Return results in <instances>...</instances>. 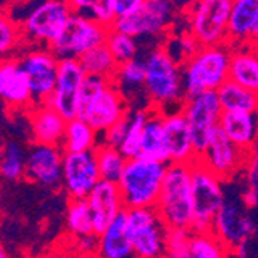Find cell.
I'll list each match as a JSON object with an SVG mask.
<instances>
[{
	"mask_svg": "<svg viewBox=\"0 0 258 258\" xmlns=\"http://www.w3.org/2000/svg\"><path fill=\"white\" fill-rule=\"evenodd\" d=\"M0 101L11 110H31L34 107L28 78L20 59L0 62Z\"/></svg>",
	"mask_w": 258,
	"mask_h": 258,
	"instance_id": "d6986e66",
	"label": "cell"
},
{
	"mask_svg": "<svg viewBox=\"0 0 258 258\" xmlns=\"http://www.w3.org/2000/svg\"><path fill=\"white\" fill-rule=\"evenodd\" d=\"M20 25L7 13L0 14V62L8 59L10 53L22 42Z\"/></svg>",
	"mask_w": 258,
	"mask_h": 258,
	"instance_id": "ab89813d",
	"label": "cell"
},
{
	"mask_svg": "<svg viewBox=\"0 0 258 258\" xmlns=\"http://www.w3.org/2000/svg\"><path fill=\"white\" fill-rule=\"evenodd\" d=\"M67 4L72 13L95 20L105 28H111L116 20L114 0H67Z\"/></svg>",
	"mask_w": 258,
	"mask_h": 258,
	"instance_id": "4dcf8cb0",
	"label": "cell"
},
{
	"mask_svg": "<svg viewBox=\"0 0 258 258\" xmlns=\"http://www.w3.org/2000/svg\"><path fill=\"white\" fill-rule=\"evenodd\" d=\"M172 5L176 8V11H187L189 10V7L195 2V0H170Z\"/></svg>",
	"mask_w": 258,
	"mask_h": 258,
	"instance_id": "7dc6e473",
	"label": "cell"
},
{
	"mask_svg": "<svg viewBox=\"0 0 258 258\" xmlns=\"http://www.w3.org/2000/svg\"><path fill=\"white\" fill-rule=\"evenodd\" d=\"M146 62L144 88L152 108L166 113L167 108L176 111L185 101L181 65L166 51L164 46L153 50Z\"/></svg>",
	"mask_w": 258,
	"mask_h": 258,
	"instance_id": "6da1fadb",
	"label": "cell"
},
{
	"mask_svg": "<svg viewBox=\"0 0 258 258\" xmlns=\"http://www.w3.org/2000/svg\"><path fill=\"white\" fill-rule=\"evenodd\" d=\"M192 166V198H194V233L212 230V223L224 204L223 181L195 159Z\"/></svg>",
	"mask_w": 258,
	"mask_h": 258,
	"instance_id": "8992f818",
	"label": "cell"
},
{
	"mask_svg": "<svg viewBox=\"0 0 258 258\" xmlns=\"http://www.w3.org/2000/svg\"><path fill=\"white\" fill-rule=\"evenodd\" d=\"M108 30L95 20L73 13L56 40L48 45V50L59 60L81 59L87 51L105 43Z\"/></svg>",
	"mask_w": 258,
	"mask_h": 258,
	"instance_id": "ba28073f",
	"label": "cell"
},
{
	"mask_svg": "<svg viewBox=\"0 0 258 258\" xmlns=\"http://www.w3.org/2000/svg\"><path fill=\"white\" fill-rule=\"evenodd\" d=\"M76 246L82 253L98 252V235L96 233H91V235L79 237L76 238Z\"/></svg>",
	"mask_w": 258,
	"mask_h": 258,
	"instance_id": "ee69618b",
	"label": "cell"
},
{
	"mask_svg": "<svg viewBox=\"0 0 258 258\" xmlns=\"http://www.w3.org/2000/svg\"><path fill=\"white\" fill-rule=\"evenodd\" d=\"M155 209L167 227L192 229L194 198L190 164H169Z\"/></svg>",
	"mask_w": 258,
	"mask_h": 258,
	"instance_id": "7a4b0ae2",
	"label": "cell"
},
{
	"mask_svg": "<svg viewBox=\"0 0 258 258\" xmlns=\"http://www.w3.org/2000/svg\"><path fill=\"white\" fill-rule=\"evenodd\" d=\"M167 166L169 164L147 161L139 156L127 159L118 181L125 210L156 206Z\"/></svg>",
	"mask_w": 258,
	"mask_h": 258,
	"instance_id": "277c9868",
	"label": "cell"
},
{
	"mask_svg": "<svg viewBox=\"0 0 258 258\" xmlns=\"http://www.w3.org/2000/svg\"><path fill=\"white\" fill-rule=\"evenodd\" d=\"M105 46L111 53V56L114 57V60L118 62V65L136 59V54H138L136 39H133L132 36H127L121 31H116L113 28H110L107 33Z\"/></svg>",
	"mask_w": 258,
	"mask_h": 258,
	"instance_id": "8d00e7d4",
	"label": "cell"
},
{
	"mask_svg": "<svg viewBox=\"0 0 258 258\" xmlns=\"http://www.w3.org/2000/svg\"><path fill=\"white\" fill-rule=\"evenodd\" d=\"M249 42L258 46V19H256V22H255V25H253L252 31H250V36H249Z\"/></svg>",
	"mask_w": 258,
	"mask_h": 258,
	"instance_id": "c3c4849f",
	"label": "cell"
},
{
	"mask_svg": "<svg viewBox=\"0 0 258 258\" xmlns=\"http://www.w3.org/2000/svg\"><path fill=\"white\" fill-rule=\"evenodd\" d=\"M65 226L73 238L95 233V230H93V215L87 200H70L67 207Z\"/></svg>",
	"mask_w": 258,
	"mask_h": 258,
	"instance_id": "1f68e13d",
	"label": "cell"
},
{
	"mask_svg": "<svg viewBox=\"0 0 258 258\" xmlns=\"http://www.w3.org/2000/svg\"><path fill=\"white\" fill-rule=\"evenodd\" d=\"M147 111L138 110L132 114H128V127L127 133L124 136V141L119 147V152L124 155L125 159H133L138 158L141 153V146H143V133H144V125L147 121Z\"/></svg>",
	"mask_w": 258,
	"mask_h": 258,
	"instance_id": "836d02e7",
	"label": "cell"
},
{
	"mask_svg": "<svg viewBox=\"0 0 258 258\" xmlns=\"http://www.w3.org/2000/svg\"><path fill=\"white\" fill-rule=\"evenodd\" d=\"M127 127H128V114L125 116L124 119H121L119 122H116L113 127H110L105 133H104V144L114 147V149H119L124 136L127 133Z\"/></svg>",
	"mask_w": 258,
	"mask_h": 258,
	"instance_id": "b9f144b4",
	"label": "cell"
},
{
	"mask_svg": "<svg viewBox=\"0 0 258 258\" xmlns=\"http://www.w3.org/2000/svg\"><path fill=\"white\" fill-rule=\"evenodd\" d=\"M194 232L190 229L167 227L166 244H164V258H187Z\"/></svg>",
	"mask_w": 258,
	"mask_h": 258,
	"instance_id": "74e56055",
	"label": "cell"
},
{
	"mask_svg": "<svg viewBox=\"0 0 258 258\" xmlns=\"http://www.w3.org/2000/svg\"><path fill=\"white\" fill-rule=\"evenodd\" d=\"M20 63L28 78L34 105L46 104L56 88L59 59L50 50H34L23 56Z\"/></svg>",
	"mask_w": 258,
	"mask_h": 258,
	"instance_id": "2e32d148",
	"label": "cell"
},
{
	"mask_svg": "<svg viewBox=\"0 0 258 258\" xmlns=\"http://www.w3.org/2000/svg\"><path fill=\"white\" fill-rule=\"evenodd\" d=\"M190 128V136L197 156L201 155L214 130L220 125L223 108L217 91H204L194 98H187L181 108Z\"/></svg>",
	"mask_w": 258,
	"mask_h": 258,
	"instance_id": "30bf717a",
	"label": "cell"
},
{
	"mask_svg": "<svg viewBox=\"0 0 258 258\" xmlns=\"http://www.w3.org/2000/svg\"><path fill=\"white\" fill-rule=\"evenodd\" d=\"M87 203L93 215V230L96 235H101L113 220L125 210L118 182L104 179L93 187L87 197Z\"/></svg>",
	"mask_w": 258,
	"mask_h": 258,
	"instance_id": "ffe728a7",
	"label": "cell"
},
{
	"mask_svg": "<svg viewBox=\"0 0 258 258\" xmlns=\"http://www.w3.org/2000/svg\"><path fill=\"white\" fill-rule=\"evenodd\" d=\"M210 232L232 250L238 244L250 240L255 233V224L238 204L224 201L214 218Z\"/></svg>",
	"mask_w": 258,
	"mask_h": 258,
	"instance_id": "e0dca14e",
	"label": "cell"
},
{
	"mask_svg": "<svg viewBox=\"0 0 258 258\" xmlns=\"http://www.w3.org/2000/svg\"><path fill=\"white\" fill-rule=\"evenodd\" d=\"M144 81H146V62L136 57L118 67L113 84L118 88H121L122 85L133 88L141 85L144 87Z\"/></svg>",
	"mask_w": 258,
	"mask_h": 258,
	"instance_id": "f35d334b",
	"label": "cell"
},
{
	"mask_svg": "<svg viewBox=\"0 0 258 258\" xmlns=\"http://www.w3.org/2000/svg\"><path fill=\"white\" fill-rule=\"evenodd\" d=\"M25 152L22 147L11 141L0 150V178L7 181H17L25 176Z\"/></svg>",
	"mask_w": 258,
	"mask_h": 258,
	"instance_id": "e575fe53",
	"label": "cell"
},
{
	"mask_svg": "<svg viewBox=\"0 0 258 258\" xmlns=\"http://www.w3.org/2000/svg\"><path fill=\"white\" fill-rule=\"evenodd\" d=\"M30 125L34 144L60 147L67 121L50 105L40 104L30 110Z\"/></svg>",
	"mask_w": 258,
	"mask_h": 258,
	"instance_id": "603a6c76",
	"label": "cell"
},
{
	"mask_svg": "<svg viewBox=\"0 0 258 258\" xmlns=\"http://www.w3.org/2000/svg\"><path fill=\"white\" fill-rule=\"evenodd\" d=\"M243 204L247 209H253L258 206V189L256 187H249L244 190L243 194Z\"/></svg>",
	"mask_w": 258,
	"mask_h": 258,
	"instance_id": "f6af8a7d",
	"label": "cell"
},
{
	"mask_svg": "<svg viewBox=\"0 0 258 258\" xmlns=\"http://www.w3.org/2000/svg\"><path fill=\"white\" fill-rule=\"evenodd\" d=\"M0 258H10V255L7 253L5 247L2 246V243H0Z\"/></svg>",
	"mask_w": 258,
	"mask_h": 258,
	"instance_id": "f907efd6",
	"label": "cell"
},
{
	"mask_svg": "<svg viewBox=\"0 0 258 258\" xmlns=\"http://www.w3.org/2000/svg\"><path fill=\"white\" fill-rule=\"evenodd\" d=\"M229 81L258 95V46L246 42L230 46Z\"/></svg>",
	"mask_w": 258,
	"mask_h": 258,
	"instance_id": "7402d4cb",
	"label": "cell"
},
{
	"mask_svg": "<svg viewBox=\"0 0 258 258\" xmlns=\"http://www.w3.org/2000/svg\"><path fill=\"white\" fill-rule=\"evenodd\" d=\"M230 249L212 232L194 233L187 258H229Z\"/></svg>",
	"mask_w": 258,
	"mask_h": 258,
	"instance_id": "d590c367",
	"label": "cell"
},
{
	"mask_svg": "<svg viewBox=\"0 0 258 258\" xmlns=\"http://www.w3.org/2000/svg\"><path fill=\"white\" fill-rule=\"evenodd\" d=\"M233 0H195L184 14L189 33L201 48L227 45Z\"/></svg>",
	"mask_w": 258,
	"mask_h": 258,
	"instance_id": "5b68a950",
	"label": "cell"
},
{
	"mask_svg": "<svg viewBox=\"0 0 258 258\" xmlns=\"http://www.w3.org/2000/svg\"><path fill=\"white\" fill-rule=\"evenodd\" d=\"M255 114H256V124H258V107H256V111H255Z\"/></svg>",
	"mask_w": 258,
	"mask_h": 258,
	"instance_id": "816d5d0a",
	"label": "cell"
},
{
	"mask_svg": "<svg viewBox=\"0 0 258 258\" xmlns=\"http://www.w3.org/2000/svg\"><path fill=\"white\" fill-rule=\"evenodd\" d=\"M139 158L155 161V162L170 164V156L166 144V135H164V113L156 108H150L147 113Z\"/></svg>",
	"mask_w": 258,
	"mask_h": 258,
	"instance_id": "d4e9b609",
	"label": "cell"
},
{
	"mask_svg": "<svg viewBox=\"0 0 258 258\" xmlns=\"http://www.w3.org/2000/svg\"><path fill=\"white\" fill-rule=\"evenodd\" d=\"M84 68L87 76H96L105 81L113 82L116 72H118V62L114 60L108 48L104 45H99L96 48L87 51L81 59H78Z\"/></svg>",
	"mask_w": 258,
	"mask_h": 258,
	"instance_id": "f546056e",
	"label": "cell"
},
{
	"mask_svg": "<svg viewBox=\"0 0 258 258\" xmlns=\"http://www.w3.org/2000/svg\"><path fill=\"white\" fill-rule=\"evenodd\" d=\"M108 84H111V82L105 81L102 78L87 76L84 84H82V88H81V108L85 107L88 102H91L93 99H95ZM81 108H79V111H81Z\"/></svg>",
	"mask_w": 258,
	"mask_h": 258,
	"instance_id": "60d3db41",
	"label": "cell"
},
{
	"mask_svg": "<svg viewBox=\"0 0 258 258\" xmlns=\"http://www.w3.org/2000/svg\"><path fill=\"white\" fill-rule=\"evenodd\" d=\"M127 116V102L121 90L113 82L99 95L81 108L79 118L84 119L96 133H105L116 122Z\"/></svg>",
	"mask_w": 258,
	"mask_h": 258,
	"instance_id": "9a60e30c",
	"label": "cell"
},
{
	"mask_svg": "<svg viewBox=\"0 0 258 258\" xmlns=\"http://www.w3.org/2000/svg\"><path fill=\"white\" fill-rule=\"evenodd\" d=\"M144 2H146V0H114L116 19L133 14Z\"/></svg>",
	"mask_w": 258,
	"mask_h": 258,
	"instance_id": "7bdbcfd3",
	"label": "cell"
},
{
	"mask_svg": "<svg viewBox=\"0 0 258 258\" xmlns=\"http://www.w3.org/2000/svg\"><path fill=\"white\" fill-rule=\"evenodd\" d=\"M175 13L170 0H146L133 14L116 19L111 28L133 39L158 36L172 27Z\"/></svg>",
	"mask_w": 258,
	"mask_h": 258,
	"instance_id": "9c48e42d",
	"label": "cell"
},
{
	"mask_svg": "<svg viewBox=\"0 0 258 258\" xmlns=\"http://www.w3.org/2000/svg\"><path fill=\"white\" fill-rule=\"evenodd\" d=\"M95 155H96V162H98V170H99L101 179L110 181V182H118L122 175V170L125 167V162H127V159L119 152V149L101 144L96 147Z\"/></svg>",
	"mask_w": 258,
	"mask_h": 258,
	"instance_id": "d6a6232c",
	"label": "cell"
},
{
	"mask_svg": "<svg viewBox=\"0 0 258 258\" xmlns=\"http://www.w3.org/2000/svg\"><path fill=\"white\" fill-rule=\"evenodd\" d=\"M258 19V0H233L229 31H227V45H240L249 42L250 31Z\"/></svg>",
	"mask_w": 258,
	"mask_h": 258,
	"instance_id": "4316f807",
	"label": "cell"
},
{
	"mask_svg": "<svg viewBox=\"0 0 258 258\" xmlns=\"http://www.w3.org/2000/svg\"><path fill=\"white\" fill-rule=\"evenodd\" d=\"M230 46H204L181 63L184 95L194 98L204 91H217L229 79Z\"/></svg>",
	"mask_w": 258,
	"mask_h": 258,
	"instance_id": "3957f363",
	"label": "cell"
},
{
	"mask_svg": "<svg viewBox=\"0 0 258 258\" xmlns=\"http://www.w3.org/2000/svg\"><path fill=\"white\" fill-rule=\"evenodd\" d=\"M218 99L223 111H247L255 113L258 107V95L244 87L226 81L218 90Z\"/></svg>",
	"mask_w": 258,
	"mask_h": 258,
	"instance_id": "83f0119b",
	"label": "cell"
},
{
	"mask_svg": "<svg viewBox=\"0 0 258 258\" xmlns=\"http://www.w3.org/2000/svg\"><path fill=\"white\" fill-rule=\"evenodd\" d=\"M127 233L135 258H164L167 226L155 207L127 209Z\"/></svg>",
	"mask_w": 258,
	"mask_h": 258,
	"instance_id": "52a82bcc",
	"label": "cell"
},
{
	"mask_svg": "<svg viewBox=\"0 0 258 258\" xmlns=\"http://www.w3.org/2000/svg\"><path fill=\"white\" fill-rule=\"evenodd\" d=\"M249 155L250 152L238 149L218 125L210 136L204 152L198 155L197 159L221 181H226L246 169Z\"/></svg>",
	"mask_w": 258,
	"mask_h": 258,
	"instance_id": "4fadbf2b",
	"label": "cell"
},
{
	"mask_svg": "<svg viewBox=\"0 0 258 258\" xmlns=\"http://www.w3.org/2000/svg\"><path fill=\"white\" fill-rule=\"evenodd\" d=\"M63 153L60 147L33 144L25 158V178L43 187L59 185Z\"/></svg>",
	"mask_w": 258,
	"mask_h": 258,
	"instance_id": "ac0fdd59",
	"label": "cell"
},
{
	"mask_svg": "<svg viewBox=\"0 0 258 258\" xmlns=\"http://www.w3.org/2000/svg\"><path fill=\"white\" fill-rule=\"evenodd\" d=\"M220 127L224 135L244 152H250L258 139L256 114L247 111H223Z\"/></svg>",
	"mask_w": 258,
	"mask_h": 258,
	"instance_id": "cb8c5ba5",
	"label": "cell"
},
{
	"mask_svg": "<svg viewBox=\"0 0 258 258\" xmlns=\"http://www.w3.org/2000/svg\"><path fill=\"white\" fill-rule=\"evenodd\" d=\"M96 132L84 119L67 121L62 149L65 153H82L96 150Z\"/></svg>",
	"mask_w": 258,
	"mask_h": 258,
	"instance_id": "f1b7e54d",
	"label": "cell"
},
{
	"mask_svg": "<svg viewBox=\"0 0 258 258\" xmlns=\"http://www.w3.org/2000/svg\"><path fill=\"white\" fill-rule=\"evenodd\" d=\"M230 252L235 258H249V241L238 244L237 247H233Z\"/></svg>",
	"mask_w": 258,
	"mask_h": 258,
	"instance_id": "bcb514c9",
	"label": "cell"
},
{
	"mask_svg": "<svg viewBox=\"0 0 258 258\" xmlns=\"http://www.w3.org/2000/svg\"><path fill=\"white\" fill-rule=\"evenodd\" d=\"M101 181L95 152L63 153L62 184L70 200H87Z\"/></svg>",
	"mask_w": 258,
	"mask_h": 258,
	"instance_id": "5bb4252c",
	"label": "cell"
},
{
	"mask_svg": "<svg viewBox=\"0 0 258 258\" xmlns=\"http://www.w3.org/2000/svg\"><path fill=\"white\" fill-rule=\"evenodd\" d=\"M164 135L170 164H190L197 159L190 128L181 110L164 114Z\"/></svg>",
	"mask_w": 258,
	"mask_h": 258,
	"instance_id": "44dd1931",
	"label": "cell"
},
{
	"mask_svg": "<svg viewBox=\"0 0 258 258\" xmlns=\"http://www.w3.org/2000/svg\"><path fill=\"white\" fill-rule=\"evenodd\" d=\"M99 258H128L133 255L127 233L125 210L113 220V223L98 235Z\"/></svg>",
	"mask_w": 258,
	"mask_h": 258,
	"instance_id": "484cf974",
	"label": "cell"
},
{
	"mask_svg": "<svg viewBox=\"0 0 258 258\" xmlns=\"http://www.w3.org/2000/svg\"><path fill=\"white\" fill-rule=\"evenodd\" d=\"M72 14L67 0H43L19 23L22 39L50 45L60 34Z\"/></svg>",
	"mask_w": 258,
	"mask_h": 258,
	"instance_id": "8fae6325",
	"label": "cell"
},
{
	"mask_svg": "<svg viewBox=\"0 0 258 258\" xmlns=\"http://www.w3.org/2000/svg\"><path fill=\"white\" fill-rule=\"evenodd\" d=\"M87 75L78 59H60L57 65L56 88L46 105L56 110L65 121L79 118L81 88Z\"/></svg>",
	"mask_w": 258,
	"mask_h": 258,
	"instance_id": "7c38bea8",
	"label": "cell"
},
{
	"mask_svg": "<svg viewBox=\"0 0 258 258\" xmlns=\"http://www.w3.org/2000/svg\"><path fill=\"white\" fill-rule=\"evenodd\" d=\"M37 258H65V256L60 253H45V255H40Z\"/></svg>",
	"mask_w": 258,
	"mask_h": 258,
	"instance_id": "681fc988",
	"label": "cell"
}]
</instances>
